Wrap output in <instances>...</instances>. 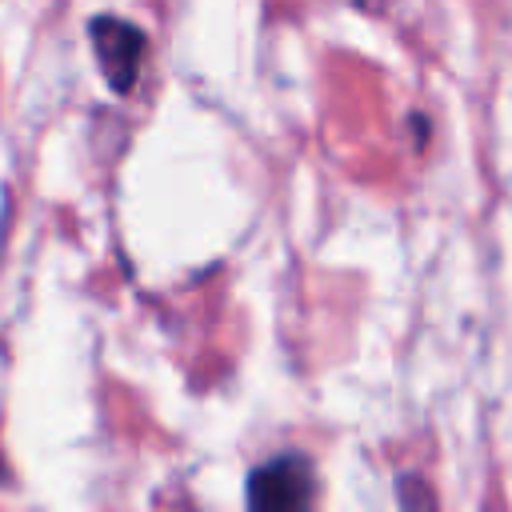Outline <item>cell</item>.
<instances>
[{
  "mask_svg": "<svg viewBox=\"0 0 512 512\" xmlns=\"http://www.w3.org/2000/svg\"><path fill=\"white\" fill-rule=\"evenodd\" d=\"M88 32H92V48H96L104 80L116 92H132L140 76V60H144V32L120 16H96Z\"/></svg>",
  "mask_w": 512,
  "mask_h": 512,
  "instance_id": "6da1fadb",
  "label": "cell"
},
{
  "mask_svg": "<svg viewBox=\"0 0 512 512\" xmlns=\"http://www.w3.org/2000/svg\"><path fill=\"white\" fill-rule=\"evenodd\" d=\"M312 468L304 456H276L248 476V504L260 512H280V508H304L312 500Z\"/></svg>",
  "mask_w": 512,
  "mask_h": 512,
  "instance_id": "7a4b0ae2",
  "label": "cell"
}]
</instances>
